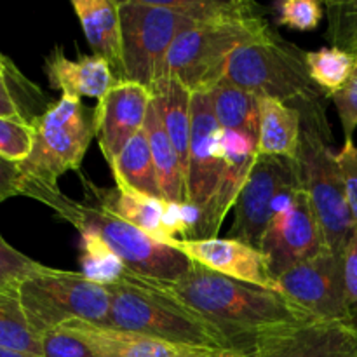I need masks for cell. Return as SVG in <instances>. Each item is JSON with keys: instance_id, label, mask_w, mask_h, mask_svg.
Wrapping results in <instances>:
<instances>
[{"instance_id": "21", "label": "cell", "mask_w": 357, "mask_h": 357, "mask_svg": "<svg viewBox=\"0 0 357 357\" xmlns=\"http://www.w3.org/2000/svg\"><path fill=\"white\" fill-rule=\"evenodd\" d=\"M84 192L87 199L101 202L114 209L121 218L135 225L146 236L167 243L166 230H164V213H166L167 201L159 197H150V195L139 194L135 190H121L115 187L114 190L100 188L84 178Z\"/></svg>"}, {"instance_id": "6", "label": "cell", "mask_w": 357, "mask_h": 357, "mask_svg": "<svg viewBox=\"0 0 357 357\" xmlns=\"http://www.w3.org/2000/svg\"><path fill=\"white\" fill-rule=\"evenodd\" d=\"M274 31L257 10L194 23L181 31L166 59V77L180 80L192 93H208L222 82L230 56L243 45Z\"/></svg>"}, {"instance_id": "37", "label": "cell", "mask_w": 357, "mask_h": 357, "mask_svg": "<svg viewBox=\"0 0 357 357\" xmlns=\"http://www.w3.org/2000/svg\"><path fill=\"white\" fill-rule=\"evenodd\" d=\"M337 160L340 166L349 209H351L354 225L357 227V146L354 139H345L344 146L337 152Z\"/></svg>"}, {"instance_id": "28", "label": "cell", "mask_w": 357, "mask_h": 357, "mask_svg": "<svg viewBox=\"0 0 357 357\" xmlns=\"http://www.w3.org/2000/svg\"><path fill=\"white\" fill-rule=\"evenodd\" d=\"M79 234L80 250H82V257H80L82 271H80V274L101 286L119 284L129 272L124 261L114 251H110V248L94 232L82 229L79 230Z\"/></svg>"}, {"instance_id": "36", "label": "cell", "mask_w": 357, "mask_h": 357, "mask_svg": "<svg viewBox=\"0 0 357 357\" xmlns=\"http://www.w3.org/2000/svg\"><path fill=\"white\" fill-rule=\"evenodd\" d=\"M354 56L356 65L351 77L345 82V86L331 96V101H333L338 117H340L342 128H344L345 139L352 138V132L357 128V52Z\"/></svg>"}, {"instance_id": "25", "label": "cell", "mask_w": 357, "mask_h": 357, "mask_svg": "<svg viewBox=\"0 0 357 357\" xmlns=\"http://www.w3.org/2000/svg\"><path fill=\"white\" fill-rule=\"evenodd\" d=\"M115 185L121 190H135L150 197H160L155 164L150 152L145 129L132 136L122 152L110 164Z\"/></svg>"}, {"instance_id": "42", "label": "cell", "mask_w": 357, "mask_h": 357, "mask_svg": "<svg viewBox=\"0 0 357 357\" xmlns=\"http://www.w3.org/2000/svg\"><path fill=\"white\" fill-rule=\"evenodd\" d=\"M0 72H9V61L3 56H0Z\"/></svg>"}, {"instance_id": "32", "label": "cell", "mask_w": 357, "mask_h": 357, "mask_svg": "<svg viewBox=\"0 0 357 357\" xmlns=\"http://www.w3.org/2000/svg\"><path fill=\"white\" fill-rule=\"evenodd\" d=\"M33 124L30 121H14L0 117V159L21 164L33 146Z\"/></svg>"}, {"instance_id": "11", "label": "cell", "mask_w": 357, "mask_h": 357, "mask_svg": "<svg viewBox=\"0 0 357 357\" xmlns=\"http://www.w3.org/2000/svg\"><path fill=\"white\" fill-rule=\"evenodd\" d=\"M279 293L316 321L352 319L347 305L344 257L324 250L278 279Z\"/></svg>"}, {"instance_id": "41", "label": "cell", "mask_w": 357, "mask_h": 357, "mask_svg": "<svg viewBox=\"0 0 357 357\" xmlns=\"http://www.w3.org/2000/svg\"><path fill=\"white\" fill-rule=\"evenodd\" d=\"M0 357H37V356H31V354H23V352L9 351V349H2V347H0Z\"/></svg>"}, {"instance_id": "33", "label": "cell", "mask_w": 357, "mask_h": 357, "mask_svg": "<svg viewBox=\"0 0 357 357\" xmlns=\"http://www.w3.org/2000/svg\"><path fill=\"white\" fill-rule=\"evenodd\" d=\"M323 7L317 0H284L275 6L278 23L296 31H314L324 16Z\"/></svg>"}, {"instance_id": "26", "label": "cell", "mask_w": 357, "mask_h": 357, "mask_svg": "<svg viewBox=\"0 0 357 357\" xmlns=\"http://www.w3.org/2000/svg\"><path fill=\"white\" fill-rule=\"evenodd\" d=\"M216 121L223 129L248 135L258 142L260 98L239 86L222 80L208 91Z\"/></svg>"}, {"instance_id": "8", "label": "cell", "mask_w": 357, "mask_h": 357, "mask_svg": "<svg viewBox=\"0 0 357 357\" xmlns=\"http://www.w3.org/2000/svg\"><path fill=\"white\" fill-rule=\"evenodd\" d=\"M122 80L152 93L166 77V59L178 35L195 21L167 9L162 0H121Z\"/></svg>"}, {"instance_id": "10", "label": "cell", "mask_w": 357, "mask_h": 357, "mask_svg": "<svg viewBox=\"0 0 357 357\" xmlns=\"http://www.w3.org/2000/svg\"><path fill=\"white\" fill-rule=\"evenodd\" d=\"M300 190H303V181L298 160L258 153L234 206L236 216L229 232L230 239L260 250L272 216Z\"/></svg>"}, {"instance_id": "7", "label": "cell", "mask_w": 357, "mask_h": 357, "mask_svg": "<svg viewBox=\"0 0 357 357\" xmlns=\"http://www.w3.org/2000/svg\"><path fill=\"white\" fill-rule=\"evenodd\" d=\"M28 323L38 335L72 321L107 326L112 293L80 272L58 271L42 265L17 286Z\"/></svg>"}, {"instance_id": "20", "label": "cell", "mask_w": 357, "mask_h": 357, "mask_svg": "<svg viewBox=\"0 0 357 357\" xmlns=\"http://www.w3.org/2000/svg\"><path fill=\"white\" fill-rule=\"evenodd\" d=\"M84 35L89 42L94 56L110 63L115 75L122 80V35L119 2L114 0H73Z\"/></svg>"}, {"instance_id": "3", "label": "cell", "mask_w": 357, "mask_h": 357, "mask_svg": "<svg viewBox=\"0 0 357 357\" xmlns=\"http://www.w3.org/2000/svg\"><path fill=\"white\" fill-rule=\"evenodd\" d=\"M223 80L258 98H272L296 108L305 124L328 126V96L310 77L305 52L278 33L237 49L227 63Z\"/></svg>"}, {"instance_id": "22", "label": "cell", "mask_w": 357, "mask_h": 357, "mask_svg": "<svg viewBox=\"0 0 357 357\" xmlns=\"http://www.w3.org/2000/svg\"><path fill=\"white\" fill-rule=\"evenodd\" d=\"M153 103L159 110L164 129L173 143L187 178L188 146L192 132V93L187 86L173 77H164L152 89Z\"/></svg>"}, {"instance_id": "43", "label": "cell", "mask_w": 357, "mask_h": 357, "mask_svg": "<svg viewBox=\"0 0 357 357\" xmlns=\"http://www.w3.org/2000/svg\"><path fill=\"white\" fill-rule=\"evenodd\" d=\"M352 319H354V323L357 324V314H356V316H352Z\"/></svg>"}, {"instance_id": "27", "label": "cell", "mask_w": 357, "mask_h": 357, "mask_svg": "<svg viewBox=\"0 0 357 357\" xmlns=\"http://www.w3.org/2000/svg\"><path fill=\"white\" fill-rule=\"evenodd\" d=\"M0 347L42 357V337L28 323L17 286L0 289Z\"/></svg>"}, {"instance_id": "17", "label": "cell", "mask_w": 357, "mask_h": 357, "mask_svg": "<svg viewBox=\"0 0 357 357\" xmlns=\"http://www.w3.org/2000/svg\"><path fill=\"white\" fill-rule=\"evenodd\" d=\"M152 93L131 80H117L94 108L96 139L110 166L129 139L145 126Z\"/></svg>"}, {"instance_id": "38", "label": "cell", "mask_w": 357, "mask_h": 357, "mask_svg": "<svg viewBox=\"0 0 357 357\" xmlns=\"http://www.w3.org/2000/svg\"><path fill=\"white\" fill-rule=\"evenodd\" d=\"M344 279L347 305L352 316L357 314V227L344 251Z\"/></svg>"}, {"instance_id": "23", "label": "cell", "mask_w": 357, "mask_h": 357, "mask_svg": "<svg viewBox=\"0 0 357 357\" xmlns=\"http://www.w3.org/2000/svg\"><path fill=\"white\" fill-rule=\"evenodd\" d=\"M302 138V115L296 108L272 98H260V155L296 159Z\"/></svg>"}, {"instance_id": "1", "label": "cell", "mask_w": 357, "mask_h": 357, "mask_svg": "<svg viewBox=\"0 0 357 357\" xmlns=\"http://www.w3.org/2000/svg\"><path fill=\"white\" fill-rule=\"evenodd\" d=\"M176 298L236 335L251 352L260 337L316 321L282 293L220 275L201 265L176 282H166Z\"/></svg>"}, {"instance_id": "34", "label": "cell", "mask_w": 357, "mask_h": 357, "mask_svg": "<svg viewBox=\"0 0 357 357\" xmlns=\"http://www.w3.org/2000/svg\"><path fill=\"white\" fill-rule=\"evenodd\" d=\"M42 267V264L31 260L30 257L10 246L0 234V289L14 288L35 271Z\"/></svg>"}, {"instance_id": "30", "label": "cell", "mask_w": 357, "mask_h": 357, "mask_svg": "<svg viewBox=\"0 0 357 357\" xmlns=\"http://www.w3.org/2000/svg\"><path fill=\"white\" fill-rule=\"evenodd\" d=\"M167 9L195 21H213L255 9L253 3L241 0H162Z\"/></svg>"}, {"instance_id": "29", "label": "cell", "mask_w": 357, "mask_h": 357, "mask_svg": "<svg viewBox=\"0 0 357 357\" xmlns=\"http://www.w3.org/2000/svg\"><path fill=\"white\" fill-rule=\"evenodd\" d=\"M305 63L316 86L331 100L345 86L356 65V56L338 47L305 52Z\"/></svg>"}, {"instance_id": "40", "label": "cell", "mask_w": 357, "mask_h": 357, "mask_svg": "<svg viewBox=\"0 0 357 357\" xmlns=\"http://www.w3.org/2000/svg\"><path fill=\"white\" fill-rule=\"evenodd\" d=\"M16 178L17 167L16 164H10L7 160L0 159V202L16 195Z\"/></svg>"}, {"instance_id": "24", "label": "cell", "mask_w": 357, "mask_h": 357, "mask_svg": "<svg viewBox=\"0 0 357 357\" xmlns=\"http://www.w3.org/2000/svg\"><path fill=\"white\" fill-rule=\"evenodd\" d=\"M143 129H145L153 164H155L160 197L167 202H188L187 178L181 169L176 150H174L173 143H171L169 136L164 129L159 110L153 103V98L149 112H146Z\"/></svg>"}, {"instance_id": "14", "label": "cell", "mask_w": 357, "mask_h": 357, "mask_svg": "<svg viewBox=\"0 0 357 357\" xmlns=\"http://www.w3.org/2000/svg\"><path fill=\"white\" fill-rule=\"evenodd\" d=\"M253 357H357L354 319L310 321L264 335Z\"/></svg>"}, {"instance_id": "18", "label": "cell", "mask_w": 357, "mask_h": 357, "mask_svg": "<svg viewBox=\"0 0 357 357\" xmlns=\"http://www.w3.org/2000/svg\"><path fill=\"white\" fill-rule=\"evenodd\" d=\"M223 173L218 181L211 201L201 213L197 232L194 239H211L218 237L222 223L225 222L230 209H234L241 190L251 173L258 157L257 139L237 131L223 129Z\"/></svg>"}, {"instance_id": "15", "label": "cell", "mask_w": 357, "mask_h": 357, "mask_svg": "<svg viewBox=\"0 0 357 357\" xmlns=\"http://www.w3.org/2000/svg\"><path fill=\"white\" fill-rule=\"evenodd\" d=\"M167 244L183 253L192 264L201 265L208 271L257 288L279 291V284L268 271L265 255L243 241L230 239V237H211V239H171Z\"/></svg>"}, {"instance_id": "9", "label": "cell", "mask_w": 357, "mask_h": 357, "mask_svg": "<svg viewBox=\"0 0 357 357\" xmlns=\"http://www.w3.org/2000/svg\"><path fill=\"white\" fill-rule=\"evenodd\" d=\"M296 160L328 250L344 257L356 225L345 197L337 152L330 145V126L305 124L302 128Z\"/></svg>"}, {"instance_id": "13", "label": "cell", "mask_w": 357, "mask_h": 357, "mask_svg": "<svg viewBox=\"0 0 357 357\" xmlns=\"http://www.w3.org/2000/svg\"><path fill=\"white\" fill-rule=\"evenodd\" d=\"M223 128L216 121L208 93L192 96V132L187 164L188 202L202 209L215 194L223 173Z\"/></svg>"}, {"instance_id": "4", "label": "cell", "mask_w": 357, "mask_h": 357, "mask_svg": "<svg viewBox=\"0 0 357 357\" xmlns=\"http://www.w3.org/2000/svg\"><path fill=\"white\" fill-rule=\"evenodd\" d=\"M31 199L54 209L56 215L72 223L77 230L87 229L96 234L129 271L142 278L176 282L194 265L183 253L146 236L114 209L93 199L86 197V202L72 201L59 188L37 192Z\"/></svg>"}, {"instance_id": "19", "label": "cell", "mask_w": 357, "mask_h": 357, "mask_svg": "<svg viewBox=\"0 0 357 357\" xmlns=\"http://www.w3.org/2000/svg\"><path fill=\"white\" fill-rule=\"evenodd\" d=\"M44 70L52 89L59 91L61 96L79 100H101L119 80L110 63L100 56H79L77 59H68L63 47H56L45 58Z\"/></svg>"}, {"instance_id": "16", "label": "cell", "mask_w": 357, "mask_h": 357, "mask_svg": "<svg viewBox=\"0 0 357 357\" xmlns=\"http://www.w3.org/2000/svg\"><path fill=\"white\" fill-rule=\"evenodd\" d=\"M59 328L82 340L94 357H253L241 351L176 344L84 321H72Z\"/></svg>"}, {"instance_id": "12", "label": "cell", "mask_w": 357, "mask_h": 357, "mask_svg": "<svg viewBox=\"0 0 357 357\" xmlns=\"http://www.w3.org/2000/svg\"><path fill=\"white\" fill-rule=\"evenodd\" d=\"M328 250L323 230L312 211L305 188L296 192L274 216L265 230L260 251L278 281L286 271Z\"/></svg>"}, {"instance_id": "2", "label": "cell", "mask_w": 357, "mask_h": 357, "mask_svg": "<svg viewBox=\"0 0 357 357\" xmlns=\"http://www.w3.org/2000/svg\"><path fill=\"white\" fill-rule=\"evenodd\" d=\"M107 288L112 293L108 328L176 344L241 351L253 356L236 335L176 298L164 281L142 278L129 271L119 284Z\"/></svg>"}, {"instance_id": "31", "label": "cell", "mask_w": 357, "mask_h": 357, "mask_svg": "<svg viewBox=\"0 0 357 357\" xmlns=\"http://www.w3.org/2000/svg\"><path fill=\"white\" fill-rule=\"evenodd\" d=\"M328 37L333 47L356 54L357 52V0L326 2Z\"/></svg>"}, {"instance_id": "39", "label": "cell", "mask_w": 357, "mask_h": 357, "mask_svg": "<svg viewBox=\"0 0 357 357\" xmlns=\"http://www.w3.org/2000/svg\"><path fill=\"white\" fill-rule=\"evenodd\" d=\"M0 117L14 121H28L10 91L9 72H0ZM31 122V121H30Z\"/></svg>"}, {"instance_id": "35", "label": "cell", "mask_w": 357, "mask_h": 357, "mask_svg": "<svg viewBox=\"0 0 357 357\" xmlns=\"http://www.w3.org/2000/svg\"><path fill=\"white\" fill-rule=\"evenodd\" d=\"M42 357H94L91 349L68 331L56 328L42 335Z\"/></svg>"}, {"instance_id": "5", "label": "cell", "mask_w": 357, "mask_h": 357, "mask_svg": "<svg viewBox=\"0 0 357 357\" xmlns=\"http://www.w3.org/2000/svg\"><path fill=\"white\" fill-rule=\"evenodd\" d=\"M33 124V146L26 159L16 164V195L31 197L54 190L59 176L79 171L91 142L96 136L94 108L79 98L61 96Z\"/></svg>"}]
</instances>
